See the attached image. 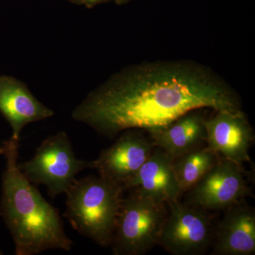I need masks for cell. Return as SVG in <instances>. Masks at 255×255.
Instances as JSON below:
<instances>
[{
	"label": "cell",
	"mask_w": 255,
	"mask_h": 255,
	"mask_svg": "<svg viewBox=\"0 0 255 255\" xmlns=\"http://www.w3.org/2000/svg\"><path fill=\"white\" fill-rule=\"evenodd\" d=\"M204 108L237 112L241 103L227 84L200 64L159 61L114 74L75 107L72 118L114 139L131 129L154 135Z\"/></svg>",
	"instance_id": "cell-1"
},
{
	"label": "cell",
	"mask_w": 255,
	"mask_h": 255,
	"mask_svg": "<svg viewBox=\"0 0 255 255\" xmlns=\"http://www.w3.org/2000/svg\"><path fill=\"white\" fill-rule=\"evenodd\" d=\"M6 167L2 174L0 213L9 229L16 255H34L50 250L71 251L59 210L43 198L18 167L19 140L3 142Z\"/></svg>",
	"instance_id": "cell-2"
},
{
	"label": "cell",
	"mask_w": 255,
	"mask_h": 255,
	"mask_svg": "<svg viewBox=\"0 0 255 255\" xmlns=\"http://www.w3.org/2000/svg\"><path fill=\"white\" fill-rule=\"evenodd\" d=\"M124 191L122 186L100 176L75 179L65 192L63 216L79 234L110 247Z\"/></svg>",
	"instance_id": "cell-3"
},
{
	"label": "cell",
	"mask_w": 255,
	"mask_h": 255,
	"mask_svg": "<svg viewBox=\"0 0 255 255\" xmlns=\"http://www.w3.org/2000/svg\"><path fill=\"white\" fill-rule=\"evenodd\" d=\"M122 198L110 246L114 255H142L157 246L167 211L136 191Z\"/></svg>",
	"instance_id": "cell-4"
},
{
	"label": "cell",
	"mask_w": 255,
	"mask_h": 255,
	"mask_svg": "<svg viewBox=\"0 0 255 255\" xmlns=\"http://www.w3.org/2000/svg\"><path fill=\"white\" fill-rule=\"evenodd\" d=\"M25 177L34 185H44L50 197L65 194L77 175L90 168V161L78 159L65 131L50 135L37 147L34 155L18 162Z\"/></svg>",
	"instance_id": "cell-5"
},
{
	"label": "cell",
	"mask_w": 255,
	"mask_h": 255,
	"mask_svg": "<svg viewBox=\"0 0 255 255\" xmlns=\"http://www.w3.org/2000/svg\"><path fill=\"white\" fill-rule=\"evenodd\" d=\"M167 217L157 246L173 255H201L212 245L214 228L209 211L182 203L169 201Z\"/></svg>",
	"instance_id": "cell-6"
},
{
	"label": "cell",
	"mask_w": 255,
	"mask_h": 255,
	"mask_svg": "<svg viewBox=\"0 0 255 255\" xmlns=\"http://www.w3.org/2000/svg\"><path fill=\"white\" fill-rule=\"evenodd\" d=\"M243 166L221 158L195 187L186 204L208 211L226 210L251 195Z\"/></svg>",
	"instance_id": "cell-7"
},
{
	"label": "cell",
	"mask_w": 255,
	"mask_h": 255,
	"mask_svg": "<svg viewBox=\"0 0 255 255\" xmlns=\"http://www.w3.org/2000/svg\"><path fill=\"white\" fill-rule=\"evenodd\" d=\"M119 135L113 145L102 150L90 164V168L96 169L99 176L124 189L150 157L155 145L152 139H147L134 129Z\"/></svg>",
	"instance_id": "cell-8"
},
{
	"label": "cell",
	"mask_w": 255,
	"mask_h": 255,
	"mask_svg": "<svg viewBox=\"0 0 255 255\" xmlns=\"http://www.w3.org/2000/svg\"><path fill=\"white\" fill-rule=\"evenodd\" d=\"M205 126L207 146L221 158L241 166L251 163L249 151L255 134L242 110L218 111L214 117L206 119Z\"/></svg>",
	"instance_id": "cell-9"
},
{
	"label": "cell",
	"mask_w": 255,
	"mask_h": 255,
	"mask_svg": "<svg viewBox=\"0 0 255 255\" xmlns=\"http://www.w3.org/2000/svg\"><path fill=\"white\" fill-rule=\"evenodd\" d=\"M225 211L215 226L211 255H255V209L243 201Z\"/></svg>",
	"instance_id": "cell-10"
},
{
	"label": "cell",
	"mask_w": 255,
	"mask_h": 255,
	"mask_svg": "<svg viewBox=\"0 0 255 255\" xmlns=\"http://www.w3.org/2000/svg\"><path fill=\"white\" fill-rule=\"evenodd\" d=\"M124 189L135 191L158 204H168L182 194L174 174L173 159L156 146Z\"/></svg>",
	"instance_id": "cell-11"
},
{
	"label": "cell",
	"mask_w": 255,
	"mask_h": 255,
	"mask_svg": "<svg viewBox=\"0 0 255 255\" xmlns=\"http://www.w3.org/2000/svg\"><path fill=\"white\" fill-rule=\"evenodd\" d=\"M0 113L12 129L11 137L20 140L23 128L54 116V112L39 102L21 80L0 75Z\"/></svg>",
	"instance_id": "cell-12"
},
{
	"label": "cell",
	"mask_w": 255,
	"mask_h": 255,
	"mask_svg": "<svg viewBox=\"0 0 255 255\" xmlns=\"http://www.w3.org/2000/svg\"><path fill=\"white\" fill-rule=\"evenodd\" d=\"M196 110L184 114L162 131L150 135L156 147L174 159L207 145L206 119Z\"/></svg>",
	"instance_id": "cell-13"
},
{
	"label": "cell",
	"mask_w": 255,
	"mask_h": 255,
	"mask_svg": "<svg viewBox=\"0 0 255 255\" xmlns=\"http://www.w3.org/2000/svg\"><path fill=\"white\" fill-rule=\"evenodd\" d=\"M220 159L207 145L173 159L174 174L182 194L195 187Z\"/></svg>",
	"instance_id": "cell-14"
},
{
	"label": "cell",
	"mask_w": 255,
	"mask_h": 255,
	"mask_svg": "<svg viewBox=\"0 0 255 255\" xmlns=\"http://www.w3.org/2000/svg\"><path fill=\"white\" fill-rule=\"evenodd\" d=\"M108 1H112V0H81V4H85L87 7L92 8L96 5Z\"/></svg>",
	"instance_id": "cell-15"
},
{
	"label": "cell",
	"mask_w": 255,
	"mask_h": 255,
	"mask_svg": "<svg viewBox=\"0 0 255 255\" xmlns=\"http://www.w3.org/2000/svg\"><path fill=\"white\" fill-rule=\"evenodd\" d=\"M113 1H116L117 4H124V3L127 2L128 0H113Z\"/></svg>",
	"instance_id": "cell-16"
},
{
	"label": "cell",
	"mask_w": 255,
	"mask_h": 255,
	"mask_svg": "<svg viewBox=\"0 0 255 255\" xmlns=\"http://www.w3.org/2000/svg\"><path fill=\"white\" fill-rule=\"evenodd\" d=\"M4 152H5V147H4V145H3V144H2V145L0 146V155H4Z\"/></svg>",
	"instance_id": "cell-17"
},
{
	"label": "cell",
	"mask_w": 255,
	"mask_h": 255,
	"mask_svg": "<svg viewBox=\"0 0 255 255\" xmlns=\"http://www.w3.org/2000/svg\"><path fill=\"white\" fill-rule=\"evenodd\" d=\"M68 1H72L75 4H81V0H68Z\"/></svg>",
	"instance_id": "cell-18"
},
{
	"label": "cell",
	"mask_w": 255,
	"mask_h": 255,
	"mask_svg": "<svg viewBox=\"0 0 255 255\" xmlns=\"http://www.w3.org/2000/svg\"><path fill=\"white\" fill-rule=\"evenodd\" d=\"M3 255V253H2V251H1V250L0 249V255Z\"/></svg>",
	"instance_id": "cell-19"
},
{
	"label": "cell",
	"mask_w": 255,
	"mask_h": 255,
	"mask_svg": "<svg viewBox=\"0 0 255 255\" xmlns=\"http://www.w3.org/2000/svg\"><path fill=\"white\" fill-rule=\"evenodd\" d=\"M0 216H1V213H0Z\"/></svg>",
	"instance_id": "cell-20"
}]
</instances>
